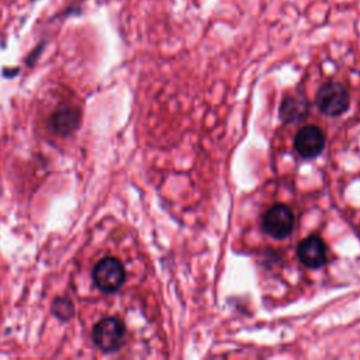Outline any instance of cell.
Returning <instances> with one entry per match:
<instances>
[{"label":"cell","instance_id":"ba28073f","mask_svg":"<svg viewBox=\"0 0 360 360\" xmlns=\"http://www.w3.org/2000/svg\"><path fill=\"white\" fill-rule=\"evenodd\" d=\"M307 114H308V104L300 96L285 97L280 107V115L285 122L301 121L307 117Z\"/></svg>","mask_w":360,"mask_h":360},{"label":"cell","instance_id":"5b68a950","mask_svg":"<svg viewBox=\"0 0 360 360\" xmlns=\"http://www.w3.org/2000/svg\"><path fill=\"white\" fill-rule=\"evenodd\" d=\"M300 262L309 269H319L326 263V246L319 236H308L297 246Z\"/></svg>","mask_w":360,"mask_h":360},{"label":"cell","instance_id":"3957f363","mask_svg":"<svg viewBox=\"0 0 360 360\" xmlns=\"http://www.w3.org/2000/svg\"><path fill=\"white\" fill-rule=\"evenodd\" d=\"M316 104L318 108L326 115H340L347 110L350 96L343 84L330 82L318 90Z\"/></svg>","mask_w":360,"mask_h":360},{"label":"cell","instance_id":"52a82bcc","mask_svg":"<svg viewBox=\"0 0 360 360\" xmlns=\"http://www.w3.org/2000/svg\"><path fill=\"white\" fill-rule=\"evenodd\" d=\"M80 122H82V112L76 107L58 108L51 118V127L53 132L59 136L72 135L79 129Z\"/></svg>","mask_w":360,"mask_h":360},{"label":"cell","instance_id":"9c48e42d","mask_svg":"<svg viewBox=\"0 0 360 360\" xmlns=\"http://www.w3.org/2000/svg\"><path fill=\"white\" fill-rule=\"evenodd\" d=\"M51 311L62 322H68L75 316V305L68 297H56L52 301Z\"/></svg>","mask_w":360,"mask_h":360},{"label":"cell","instance_id":"8992f818","mask_svg":"<svg viewBox=\"0 0 360 360\" xmlns=\"http://www.w3.org/2000/svg\"><path fill=\"white\" fill-rule=\"evenodd\" d=\"M325 145V135L318 127L301 128L294 139V146L302 158H315Z\"/></svg>","mask_w":360,"mask_h":360},{"label":"cell","instance_id":"7a4b0ae2","mask_svg":"<svg viewBox=\"0 0 360 360\" xmlns=\"http://www.w3.org/2000/svg\"><path fill=\"white\" fill-rule=\"evenodd\" d=\"M93 281L96 287L105 294L117 291L125 281L124 264L117 257H104L93 269Z\"/></svg>","mask_w":360,"mask_h":360},{"label":"cell","instance_id":"6da1fadb","mask_svg":"<svg viewBox=\"0 0 360 360\" xmlns=\"http://www.w3.org/2000/svg\"><path fill=\"white\" fill-rule=\"evenodd\" d=\"M125 325L121 319L107 316L100 319L91 330V338L97 349L104 353H112L122 347L125 342Z\"/></svg>","mask_w":360,"mask_h":360},{"label":"cell","instance_id":"277c9868","mask_svg":"<svg viewBox=\"0 0 360 360\" xmlns=\"http://www.w3.org/2000/svg\"><path fill=\"white\" fill-rule=\"evenodd\" d=\"M294 224L295 218L292 211L283 204L273 205L264 212L262 218L263 231L276 239L287 238L292 232Z\"/></svg>","mask_w":360,"mask_h":360}]
</instances>
